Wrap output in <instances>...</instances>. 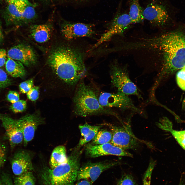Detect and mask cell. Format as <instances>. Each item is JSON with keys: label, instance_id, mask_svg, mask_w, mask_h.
I'll list each match as a JSON object with an SVG mask.
<instances>
[{"label": "cell", "instance_id": "obj_1", "mask_svg": "<svg viewBox=\"0 0 185 185\" xmlns=\"http://www.w3.org/2000/svg\"><path fill=\"white\" fill-rule=\"evenodd\" d=\"M149 42L162 54L161 69L153 85L157 88L162 81L185 66V27L175 29Z\"/></svg>", "mask_w": 185, "mask_h": 185}, {"label": "cell", "instance_id": "obj_2", "mask_svg": "<svg viewBox=\"0 0 185 185\" xmlns=\"http://www.w3.org/2000/svg\"><path fill=\"white\" fill-rule=\"evenodd\" d=\"M48 62L58 77L70 86L77 84L86 71L82 55L68 47L54 50L49 56Z\"/></svg>", "mask_w": 185, "mask_h": 185}, {"label": "cell", "instance_id": "obj_3", "mask_svg": "<svg viewBox=\"0 0 185 185\" xmlns=\"http://www.w3.org/2000/svg\"><path fill=\"white\" fill-rule=\"evenodd\" d=\"M76 147L67 161L53 169L45 168L40 176L44 185H73L80 168L81 151Z\"/></svg>", "mask_w": 185, "mask_h": 185}, {"label": "cell", "instance_id": "obj_4", "mask_svg": "<svg viewBox=\"0 0 185 185\" xmlns=\"http://www.w3.org/2000/svg\"><path fill=\"white\" fill-rule=\"evenodd\" d=\"M78 84L73 99L74 112L76 115L86 117L109 115L118 118L116 113L100 104L97 93L95 89L83 82Z\"/></svg>", "mask_w": 185, "mask_h": 185}, {"label": "cell", "instance_id": "obj_5", "mask_svg": "<svg viewBox=\"0 0 185 185\" xmlns=\"http://www.w3.org/2000/svg\"><path fill=\"white\" fill-rule=\"evenodd\" d=\"M110 76L112 83L117 91L142 98L138 89L130 79L125 66H121L117 63L113 64L111 67Z\"/></svg>", "mask_w": 185, "mask_h": 185}, {"label": "cell", "instance_id": "obj_6", "mask_svg": "<svg viewBox=\"0 0 185 185\" xmlns=\"http://www.w3.org/2000/svg\"><path fill=\"white\" fill-rule=\"evenodd\" d=\"M170 7L162 0H150L143 8L144 20L154 25L161 26L168 24L171 20Z\"/></svg>", "mask_w": 185, "mask_h": 185}, {"label": "cell", "instance_id": "obj_7", "mask_svg": "<svg viewBox=\"0 0 185 185\" xmlns=\"http://www.w3.org/2000/svg\"><path fill=\"white\" fill-rule=\"evenodd\" d=\"M100 104L106 108L115 107L124 111L130 110L140 114L142 111L136 106L128 95L117 91L115 93L103 92L98 96Z\"/></svg>", "mask_w": 185, "mask_h": 185}, {"label": "cell", "instance_id": "obj_8", "mask_svg": "<svg viewBox=\"0 0 185 185\" xmlns=\"http://www.w3.org/2000/svg\"><path fill=\"white\" fill-rule=\"evenodd\" d=\"M108 125L112 134L110 143L114 145L125 150L134 149L139 145L140 140L134 135L128 125Z\"/></svg>", "mask_w": 185, "mask_h": 185}, {"label": "cell", "instance_id": "obj_9", "mask_svg": "<svg viewBox=\"0 0 185 185\" xmlns=\"http://www.w3.org/2000/svg\"><path fill=\"white\" fill-rule=\"evenodd\" d=\"M116 15L112 21L107 31L103 34L94 48L109 40L116 34H121L132 24L128 13L119 8Z\"/></svg>", "mask_w": 185, "mask_h": 185}, {"label": "cell", "instance_id": "obj_10", "mask_svg": "<svg viewBox=\"0 0 185 185\" xmlns=\"http://www.w3.org/2000/svg\"><path fill=\"white\" fill-rule=\"evenodd\" d=\"M118 163L117 162L107 161L96 163L87 162L80 167L77 179L86 180L92 184L103 172Z\"/></svg>", "mask_w": 185, "mask_h": 185}, {"label": "cell", "instance_id": "obj_11", "mask_svg": "<svg viewBox=\"0 0 185 185\" xmlns=\"http://www.w3.org/2000/svg\"><path fill=\"white\" fill-rule=\"evenodd\" d=\"M87 156L90 158L112 155L132 157L133 155L125 150L115 146L110 143L99 145L87 144L85 147Z\"/></svg>", "mask_w": 185, "mask_h": 185}, {"label": "cell", "instance_id": "obj_12", "mask_svg": "<svg viewBox=\"0 0 185 185\" xmlns=\"http://www.w3.org/2000/svg\"><path fill=\"white\" fill-rule=\"evenodd\" d=\"M0 120L12 149L23 141V136L17 120L7 115L0 113Z\"/></svg>", "mask_w": 185, "mask_h": 185}, {"label": "cell", "instance_id": "obj_13", "mask_svg": "<svg viewBox=\"0 0 185 185\" xmlns=\"http://www.w3.org/2000/svg\"><path fill=\"white\" fill-rule=\"evenodd\" d=\"M7 56L18 61L27 67L33 65L37 60L36 54L29 45L20 44L11 48L7 51Z\"/></svg>", "mask_w": 185, "mask_h": 185}, {"label": "cell", "instance_id": "obj_14", "mask_svg": "<svg viewBox=\"0 0 185 185\" xmlns=\"http://www.w3.org/2000/svg\"><path fill=\"white\" fill-rule=\"evenodd\" d=\"M18 123L22 130L23 136L24 145L33 138L38 126L42 122V119L35 114L26 115L17 120Z\"/></svg>", "mask_w": 185, "mask_h": 185}, {"label": "cell", "instance_id": "obj_15", "mask_svg": "<svg viewBox=\"0 0 185 185\" xmlns=\"http://www.w3.org/2000/svg\"><path fill=\"white\" fill-rule=\"evenodd\" d=\"M11 162L12 171L16 176L32 171L33 169L31 155L25 151L21 150L15 153Z\"/></svg>", "mask_w": 185, "mask_h": 185}, {"label": "cell", "instance_id": "obj_16", "mask_svg": "<svg viewBox=\"0 0 185 185\" xmlns=\"http://www.w3.org/2000/svg\"><path fill=\"white\" fill-rule=\"evenodd\" d=\"M64 37L68 40L79 37H89L94 33L91 25L83 23H67L61 29Z\"/></svg>", "mask_w": 185, "mask_h": 185}, {"label": "cell", "instance_id": "obj_17", "mask_svg": "<svg viewBox=\"0 0 185 185\" xmlns=\"http://www.w3.org/2000/svg\"><path fill=\"white\" fill-rule=\"evenodd\" d=\"M3 15L6 24L7 26L24 24L21 13L13 4H8Z\"/></svg>", "mask_w": 185, "mask_h": 185}, {"label": "cell", "instance_id": "obj_18", "mask_svg": "<svg viewBox=\"0 0 185 185\" xmlns=\"http://www.w3.org/2000/svg\"><path fill=\"white\" fill-rule=\"evenodd\" d=\"M30 35L36 42L43 43L48 41L51 35V30L47 24H35L30 29Z\"/></svg>", "mask_w": 185, "mask_h": 185}, {"label": "cell", "instance_id": "obj_19", "mask_svg": "<svg viewBox=\"0 0 185 185\" xmlns=\"http://www.w3.org/2000/svg\"><path fill=\"white\" fill-rule=\"evenodd\" d=\"M156 124L159 128L170 132L180 145L185 150V130L178 131L173 129L172 123L165 117L161 118Z\"/></svg>", "mask_w": 185, "mask_h": 185}, {"label": "cell", "instance_id": "obj_20", "mask_svg": "<svg viewBox=\"0 0 185 185\" xmlns=\"http://www.w3.org/2000/svg\"><path fill=\"white\" fill-rule=\"evenodd\" d=\"M102 127L101 125H91L86 123L83 125L79 126L81 136L77 147H80L92 140L99 130Z\"/></svg>", "mask_w": 185, "mask_h": 185}, {"label": "cell", "instance_id": "obj_21", "mask_svg": "<svg viewBox=\"0 0 185 185\" xmlns=\"http://www.w3.org/2000/svg\"><path fill=\"white\" fill-rule=\"evenodd\" d=\"M5 66L7 73L13 77L22 78L26 75L23 64L21 62L7 56Z\"/></svg>", "mask_w": 185, "mask_h": 185}, {"label": "cell", "instance_id": "obj_22", "mask_svg": "<svg viewBox=\"0 0 185 185\" xmlns=\"http://www.w3.org/2000/svg\"><path fill=\"white\" fill-rule=\"evenodd\" d=\"M67 159L65 146L63 145L57 146L53 149L50 156L49 162L50 168H54L66 162Z\"/></svg>", "mask_w": 185, "mask_h": 185}, {"label": "cell", "instance_id": "obj_23", "mask_svg": "<svg viewBox=\"0 0 185 185\" xmlns=\"http://www.w3.org/2000/svg\"><path fill=\"white\" fill-rule=\"evenodd\" d=\"M128 14L132 23L142 22L144 18L143 8L140 5L139 0H130Z\"/></svg>", "mask_w": 185, "mask_h": 185}, {"label": "cell", "instance_id": "obj_24", "mask_svg": "<svg viewBox=\"0 0 185 185\" xmlns=\"http://www.w3.org/2000/svg\"><path fill=\"white\" fill-rule=\"evenodd\" d=\"M112 138V132L105 129H100L92 140L91 144L93 145H99L110 143Z\"/></svg>", "mask_w": 185, "mask_h": 185}, {"label": "cell", "instance_id": "obj_25", "mask_svg": "<svg viewBox=\"0 0 185 185\" xmlns=\"http://www.w3.org/2000/svg\"><path fill=\"white\" fill-rule=\"evenodd\" d=\"M15 185H35V178L32 171L16 176L14 179Z\"/></svg>", "mask_w": 185, "mask_h": 185}, {"label": "cell", "instance_id": "obj_26", "mask_svg": "<svg viewBox=\"0 0 185 185\" xmlns=\"http://www.w3.org/2000/svg\"><path fill=\"white\" fill-rule=\"evenodd\" d=\"M21 14L24 24L32 21L36 16V13L33 6L26 5L20 12Z\"/></svg>", "mask_w": 185, "mask_h": 185}, {"label": "cell", "instance_id": "obj_27", "mask_svg": "<svg viewBox=\"0 0 185 185\" xmlns=\"http://www.w3.org/2000/svg\"><path fill=\"white\" fill-rule=\"evenodd\" d=\"M156 164L155 161L152 159L150 160L147 168L144 174L143 185H150L152 173Z\"/></svg>", "mask_w": 185, "mask_h": 185}, {"label": "cell", "instance_id": "obj_28", "mask_svg": "<svg viewBox=\"0 0 185 185\" xmlns=\"http://www.w3.org/2000/svg\"><path fill=\"white\" fill-rule=\"evenodd\" d=\"M26 105V101L23 100H19L12 104L10 107V109L14 113H21L25 110Z\"/></svg>", "mask_w": 185, "mask_h": 185}, {"label": "cell", "instance_id": "obj_29", "mask_svg": "<svg viewBox=\"0 0 185 185\" xmlns=\"http://www.w3.org/2000/svg\"><path fill=\"white\" fill-rule=\"evenodd\" d=\"M176 79L179 87L182 90L185 91V66L178 72Z\"/></svg>", "mask_w": 185, "mask_h": 185}, {"label": "cell", "instance_id": "obj_30", "mask_svg": "<svg viewBox=\"0 0 185 185\" xmlns=\"http://www.w3.org/2000/svg\"><path fill=\"white\" fill-rule=\"evenodd\" d=\"M12 83L11 80L8 77L6 72L0 68V89L9 86Z\"/></svg>", "mask_w": 185, "mask_h": 185}, {"label": "cell", "instance_id": "obj_31", "mask_svg": "<svg viewBox=\"0 0 185 185\" xmlns=\"http://www.w3.org/2000/svg\"><path fill=\"white\" fill-rule=\"evenodd\" d=\"M33 79L31 78L21 83L19 86L20 92L23 94L27 93L33 87Z\"/></svg>", "mask_w": 185, "mask_h": 185}, {"label": "cell", "instance_id": "obj_32", "mask_svg": "<svg viewBox=\"0 0 185 185\" xmlns=\"http://www.w3.org/2000/svg\"><path fill=\"white\" fill-rule=\"evenodd\" d=\"M39 88L38 86L33 87L26 93L28 98L31 101L36 100L39 97Z\"/></svg>", "mask_w": 185, "mask_h": 185}, {"label": "cell", "instance_id": "obj_33", "mask_svg": "<svg viewBox=\"0 0 185 185\" xmlns=\"http://www.w3.org/2000/svg\"><path fill=\"white\" fill-rule=\"evenodd\" d=\"M117 185H136L132 177L130 175H123L118 181Z\"/></svg>", "mask_w": 185, "mask_h": 185}, {"label": "cell", "instance_id": "obj_34", "mask_svg": "<svg viewBox=\"0 0 185 185\" xmlns=\"http://www.w3.org/2000/svg\"><path fill=\"white\" fill-rule=\"evenodd\" d=\"M6 99L11 103H14L20 100L19 94L16 91H10L7 95Z\"/></svg>", "mask_w": 185, "mask_h": 185}, {"label": "cell", "instance_id": "obj_35", "mask_svg": "<svg viewBox=\"0 0 185 185\" xmlns=\"http://www.w3.org/2000/svg\"><path fill=\"white\" fill-rule=\"evenodd\" d=\"M6 153L4 146L0 143V170L6 161Z\"/></svg>", "mask_w": 185, "mask_h": 185}, {"label": "cell", "instance_id": "obj_36", "mask_svg": "<svg viewBox=\"0 0 185 185\" xmlns=\"http://www.w3.org/2000/svg\"><path fill=\"white\" fill-rule=\"evenodd\" d=\"M1 178L3 185H14L11 177L8 174L3 173Z\"/></svg>", "mask_w": 185, "mask_h": 185}, {"label": "cell", "instance_id": "obj_37", "mask_svg": "<svg viewBox=\"0 0 185 185\" xmlns=\"http://www.w3.org/2000/svg\"><path fill=\"white\" fill-rule=\"evenodd\" d=\"M7 55L6 50L3 48H0V68L5 65L7 58Z\"/></svg>", "mask_w": 185, "mask_h": 185}, {"label": "cell", "instance_id": "obj_38", "mask_svg": "<svg viewBox=\"0 0 185 185\" xmlns=\"http://www.w3.org/2000/svg\"><path fill=\"white\" fill-rule=\"evenodd\" d=\"M15 5L18 10L26 5L34 7V5L27 0H17V2Z\"/></svg>", "mask_w": 185, "mask_h": 185}, {"label": "cell", "instance_id": "obj_39", "mask_svg": "<svg viewBox=\"0 0 185 185\" xmlns=\"http://www.w3.org/2000/svg\"><path fill=\"white\" fill-rule=\"evenodd\" d=\"M91 183L88 181L83 180L78 182L75 185H91Z\"/></svg>", "mask_w": 185, "mask_h": 185}, {"label": "cell", "instance_id": "obj_40", "mask_svg": "<svg viewBox=\"0 0 185 185\" xmlns=\"http://www.w3.org/2000/svg\"><path fill=\"white\" fill-rule=\"evenodd\" d=\"M4 37L2 31V24L0 21V43L2 42L4 40Z\"/></svg>", "mask_w": 185, "mask_h": 185}, {"label": "cell", "instance_id": "obj_41", "mask_svg": "<svg viewBox=\"0 0 185 185\" xmlns=\"http://www.w3.org/2000/svg\"><path fill=\"white\" fill-rule=\"evenodd\" d=\"M178 185H185V176L183 175L181 178L180 182Z\"/></svg>", "mask_w": 185, "mask_h": 185}, {"label": "cell", "instance_id": "obj_42", "mask_svg": "<svg viewBox=\"0 0 185 185\" xmlns=\"http://www.w3.org/2000/svg\"><path fill=\"white\" fill-rule=\"evenodd\" d=\"M8 4H13L15 5L17 2V0H6Z\"/></svg>", "mask_w": 185, "mask_h": 185}, {"label": "cell", "instance_id": "obj_43", "mask_svg": "<svg viewBox=\"0 0 185 185\" xmlns=\"http://www.w3.org/2000/svg\"><path fill=\"white\" fill-rule=\"evenodd\" d=\"M41 1H42L44 2H53L57 0H40Z\"/></svg>", "mask_w": 185, "mask_h": 185}, {"label": "cell", "instance_id": "obj_44", "mask_svg": "<svg viewBox=\"0 0 185 185\" xmlns=\"http://www.w3.org/2000/svg\"><path fill=\"white\" fill-rule=\"evenodd\" d=\"M74 0L76 1H86V0Z\"/></svg>", "mask_w": 185, "mask_h": 185}, {"label": "cell", "instance_id": "obj_45", "mask_svg": "<svg viewBox=\"0 0 185 185\" xmlns=\"http://www.w3.org/2000/svg\"><path fill=\"white\" fill-rule=\"evenodd\" d=\"M0 185H3L1 180V179H0Z\"/></svg>", "mask_w": 185, "mask_h": 185}, {"label": "cell", "instance_id": "obj_46", "mask_svg": "<svg viewBox=\"0 0 185 185\" xmlns=\"http://www.w3.org/2000/svg\"><path fill=\"white\" fill-rule=\"evenodd\" d=\"M1 0H0V2H1Z\"/></svg>", "mask_w": 185, "mask_h": 185}]
</instances>
